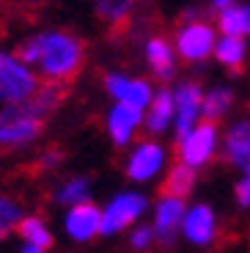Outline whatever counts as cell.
I'll use <instances>...</instances> for the list:
<instances>
[{
    "label": "cell",
    "instance_id": "ac0fdd59",
    "mask_svg": "<svg viewBox=\"0 0 250 253\" xmlns=\"http://www.w3.org/2000/svg\"><path fill=\"white\" fill-rule=\"evenodd\" d=\"M217 22H220L223 36H234V39L250 36V6H239V3H234V6H228V8L220 11Z\"/></svg>",
    "mask_w": 250,
    "mask_h": 253
},
{
    "label": "cell",
    "instance_id": "52a82bcc",
    "mask_svg": "<svg viewBox=\"0 0 250 253\" xmlns=\"http://www.w3.org/2000/svg\"><path fill=\"white\" fill-rule=\"evenodd\" d=\"M105 88L116 99V105H129V108L140 110V113L149 110L151 99H154V91H151L149 80H135V77L119 75V72L105 75Z\"/></svg>",
    "mask_w": 250,
    "mask_h": 253
},
{
    "label": "cell",
    "instance_id": "d6986e66",
    "mask_svg": "<svg viewBox=\"0 0 250 253\" xmlns=\"http://www.w3.org/2000/svg\"><path fill=\"white\" fill-rule=\"evenodd\" d=\"M63 94H66V85H52V83H47V85H42V88L36 91V96H33L31 102H25V108L31 110L36 119L44 121L58 105H61Z\"/></svg>",
    "mask_w": 250,
    "mask_h": 253
},
{
    "label": "cell",
    "instance_id": "3957f363",
    "mask_svg": "<svg viewBox=\"0 0 250 253\" xmlns=\"http://www.w3.org/2000/svg\"><path fill=\"white\" fill-rule=\"evenodd\" d=\"M42 124L44 121L36 119L25 105H6L0 110V152L33 143L42 132Z\"/></svg>",
    "mask_w": 250,
    "mask_h": 253
},
{
    "label": "cell",
    "instance_id": "5b68a950",
    "mask_svg": "<svg viewBox=\"0 0 250 253\" xmlns=\"http://www.w3.org/2000/svg\"><path fill=\"white\" fill-rule=\"evenodd\" d=\"M214 44H217L214 28L209 22H204V19L187 22V25H181L176 31V52L190 63L209 58V52H214Z\"/></svg>",
    "mask_w": 250,
    "mask_h": 253
},
{
    "label": "cell",
    "instance_id": "d4e9b609",
    "mask_svg": "<svg viewBox=\"0 0 250 253\" xmlns=\"http://www.w3.org/2000/svg\"><path fill=\"white\" fill-rule=\"evenodd\" d=\"M19 220H22L19 204L11 201V198H6V196H0V240H3L11 228H17Z\"/></svg>",
    "mask_w": 250,
    "mask_h": 253
},
{
    "label": "cell",
    "instance_id": "7c38bea8",
    "mask_svg": "<svg viewBox=\"0 0 250 253\" xmlns=\"http://www.w3.org/2000/svg\"><path fill=\"white\" fill-rule=\"evenodd\" d=\"M223 157L242 173H250V119H239L225 132Z\"/></svg>",
    "mask_w": 250,
    "mask_h": 253
},
{
    "label": "cell",
    "instance_id": "cb8c5ba5",
    "mask_svg": "<svg viewBox=\"0 0 250 253\" xmlns=\"http://www.w3.org/2000/svg\"><path fill=\"white\" fill-rule=\"evenodd\" d=\"M234 102V94L228 88H214L209 91V96H204V121H217L220 116L225 113V110L231 108Z\"/></svg>",
    "mask_w": 250,
    "mask_h": 253
},
{
    "label": "cell",
    "instance_id": "8fae6325",
    "mask_svg": "<svg viewBox=\"0 0 250 253\" xmlns=\"http://www.w3.org/2000/svg\"><path fill=\"white\" fill-rule=\"evenodd\" d=\"M187 215L184 209V201L181 198H168L163 196L160 204H157V212H154V237L160 240V245H173L176 240V231L181 228V220Z\"/></svg>",
    "mask_w": 250,
    "mask_h": 253
},
{
    "label": "cell",
    "instance_id": "83f0119b",
    "mask_svg": "<svg viewBox=\"0 0 250 253\" xmlns=\"http://www.w3.org/2000/svg\"><path fill=\"white\" fill-rule=\"evenodd\" d=\"M58 163H61V152H47L39 165H42V168H55Z\"/></svg>",
    "mask_w": 250,
    "mask_h": 253
},
{
    "label": "cell",
    "instance_id": "f546056e",
    "mask_svg": "<svg viewBox=\"0 0 250 253\" xmlns=\"http://www.w3.org/2000/svg\"><path fill=\"white\" fill-rule=\"evenodd\" d=\"M19 253H44V251H42V248H33V245H25Z\"/></svg>",
    "mask_w": 250,
    "mask_h": 253
},
{
    "label": "cell",
    "instance_id": "ffe728a7",
    "mask_svg": "<svg viewBox=\"0 0 250 253\" xmlns=\"http://www.w3.org/2000/svg\"><path fill=\"white\" fill-rule=\"evenodd\" d=\"M193 184H195V171H193V168H187L184 163H176L173 168L168 171L165 182H163V196L184 198L190 190H193Z\"/></svg>",
    "mask_w": 250,
    "mask_h": 253
},
{
    "label": "cell",
    "instance_id": "f1b7e54d",
    "mask_svg": "<svg viewBox=\"0 0 250 253\" xmlns=\"http://www.w3.org/2000/svg\"><path fill=\"white\" fill-rule=\"evenodd\" d=\"M212 6H214V8H220V11H223V8L234 6V0H212Z\"/></svg>",
    "mask_w": 250,
    "mask_h": 253
},
{
    "label": "cell",
    "instance_id": "9c48e42d",
    "mask_svg": "<svg viewBox=\"0 0 250 253\" xmlns=\"http://www.w3.org/2000/svg\"><path fill=\"white\" fill-rule=\"evenodd\" d=\"M165 163V149L157 140H140L132 149L129 160H126V176L135 182H149L151 176H157V171Z\"/></svg>",
    "mask_w": 250,
    "mask_h": 253
},
{
    "label": "cell",
    "instance_id": "44dd1931",
    "mask_svg": "<svg viewBox=\"0 0 250 253\" xmlns=\"http://www.w3.org/2000/svg\"><path fill=\"white\" fill-rule=\"evenodd\" d=\"M214 58L223 63L225 69L239 72L245 63V39H234V36H223L214 44Z\"/></svg>",
    "mask_w": 250,
    "mask_h": 253
},
{
    "label": "cell",
    "instance_id": "6da1fadb",
    "mask_svg": "<svg viewBox=\"0 0 250 253\" xmlns=\"http://www.w3.org/2000/svg\"><path fill=\"white\" fill-rule=\"evenodd\" d=\"M17 58L28 66H36L47 83L69 88V83L83 69L85 47L69 31H44L28 36L17 47Z\"/></svg>",
    "mask_w": 250,
    "mask_h": 253
},
{
    "label": "cell",
    "instance_id": "4316f807",
    "mask_svg": "<svg viewBox=\"0 0 250 253\" xmlns=\"http://www.w3.org/2000/svg\"><path fill=\"white\" fill-rule=\"evenodd\" d=\"M237 204L242 209L250 207V173H245V176L237 182Z\"/></svg>",
    "mask_w": 250,
    "mask_h": 253
},
{
    "label": "cell",
    "instance_id": "8992f818",
    "mask_svg": "<svg viewBox=\"0 0 250 253\" xmlns=\"http://www.w3.org/2000/svg\"><path fill=\"white\" fill-rule=\"evenodd\" d=\"M143 209H146V198L138 196V193L116 196L102 212V237H113L119 231H124V228H129L143 215Z\"/></svg>",
    "mask_w": 250,
    "mask_h": 253
},
{
    "label": "cell",
    "instance_id": "603a6c76",
    "mask_svg": "<svg viewBox=\"0 0 250 253\" xmlns=\"http://www.w3.org/2000/svg\"><path fill=\"white\" fill-rule=\"evenodd\" d=\"M91 198V184H88L85 176H75L69 182H63L58 187V201L69 204V207H77V204H85Z\"/></svg>",
    "mask_w": 250,
    "mask_h": 253
},
{
    "label": "cell",
    "instance_id": "2e32d148",
    "mask_svg": "<svg viewBox=\"0 0 250 253\" xmlns=\"http://www.w3.org/2000/svg\"><path fill=\"white\" fill-rule=\"evenodd\" d=\"M138 0H96V17L105 22L110 33H121L132 19Z\"/></svg>",
    "mask_w": 250,
    "mask_h": 253
},
{
    "label": "cell",
    "instance_id": "7a4b0ae2",
    "mask_svg": "<svg viewBox=\"0 0 250 253\" xmlns=\"http://www.w3.org/2000/svg\"><path fill=\"white\" fill-rule=\"evenodd\" d=\"M42 88L39 77L31 72L28 63L17 55L0 52V102L3 105H25Z\"/></svg>",
    "mask_w": 250,
    "mask_h": 253
},
{
    "label": "cell",
    "instance_id": "30bf717a",
    "mask_svg": "<svg viewBox=\"0 0 250 253\" xmlns=\"http://www.w3.org/2000/svg\"><path fill=\"white\" fill-rule=\"evenodd\" d=\"M63 226H66V234L75 242H88L96 234H102V212L91 201L77 204V207H69Z\"/></svg>",
    "mask_w": 250,
    "mask_h": 253
},
{
    "label": "cell",
    "instance_id": "e0dca14e",
    "mask_svg": "<svg viewBox=\"0 0 250 253\" xmlns=\"http://www.w3.org/2000/svg\"><path fill=\"white\" fill-rule=\"evenodd\" d=\"M176 119V102L170 91H157L154 99H151L149 110H146V129L151 135H160L168 129V124Z\"/></svg>",
    "mask_w": 250,
    "mask_h": 253
},
{
    "label": "cell",
    "instance_id": "9a60e30c",
    "mask_svg": "<svg viewBox=\"0 0 250 253\" xmlns=\"http://www.w3.org/2000/svg\"><path fill=\"white\" fill-rule=\"evenodd\" d=\"M146 61H149L151 72H154L157 80H170L176 72V61H173V47H170L168 39L163 36H151L149 44H146Z\"/></svg>",
    "mask_w": 250,
    "mask_h": 253
},
{
    "label": "cell",
    "instance_id": "277c9868",
    "mask_svg": "<svg viewBox=\"0 0 250 253\" xmlns=\"http://www.w3.org/2000/svg\"><path fill=\"white\" fill-rule=\"evenodd\" d=\"M217 121H201L195 124V129L187 135V138L179 140V163H184L187 168H201L207 165L209 160L217 152V138H220Z\"/></svg>",
    "mask_w": 250,
    "mask_h": 253
},
{
    "label": "cell",
    "instance_id": "7402d4cb",
    "mask_svg": "<svg viewBox=\"0 0 250 253\" xmlns=\"http://www.w3.org/2000/svg\"><path fill=\"white\" fill-rule=\"evenodd\" d=\"M17 234L22 237L28 245L42 248V251H47V248L52 245V234L47 231V226H44L42 217H22L19 226H17Z\"/></svg>",
    "mask_w": 250,
    "mask_h": 253
},
{
    "label": "cell",
    "instance_id": "ba28073f",
    "mask_svg": "<svg viewBox=\"0 0 250 253\" xmlns=\"http://www.w3.org/2000/svg\"><path fill=\"white\" fill-rule=\"evenodd\" d=\"M173 102H176L173 126H176V138L181 140L195 129V121H198L201 110H204V96H201L198 83H184V85H179V91L173 94Z\"/></svg>",
    "mask_w": 250,
    "mask_h": 253
},
{
    "label": "cell",
    "instance_id": "5bb4252c",
    "mask_svg": "<svg viewBox=\"0 0 250 253\" xmlns=\"http://www.w3.org/2000/svg\"><path fill=\"white\" fill-rule=\"evenodd\" d=\"M143 124V113L129 105H113L110 116H107V129L116 146H126L135 138V129Z\"/></svg>",
    "mask_w": 250,
    "mask_h": 253
},
{
    "label": "cell",
    "instance_id": "484cf974",
    "mask_svg": "<svg viewBox=\"0 0 250 253\" xmlns=\"http://www.w3.org/2000/svg\"><path fill=\"white\" fill-rule=\"evenodd\" d=\"M151 240H154V228L143 226V228H135L129 237V245L135 248V251H149L151 248Z\"/></svg>",
    "mask_w": 250,
    "mask_h": 253
},
{
    "label": "cell",
    "instance_id": "4fadbf2b",
    "mask_svg": "<svg viewBox=\"0 0 250 253\" xmlns=\"http://www.w3.org/2000/svg\"><path fill=\"white\" fill-rule=\"evenodd\" d=\"M181 231L193 245H209L217 234V220H214V212L207 204H195L187 209V215L181 220Z\"/></svg>",
    "mask_w": 250,
    "mask_h": 253
}]
</instances>
